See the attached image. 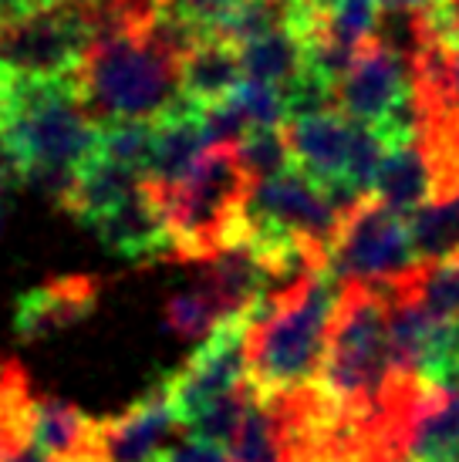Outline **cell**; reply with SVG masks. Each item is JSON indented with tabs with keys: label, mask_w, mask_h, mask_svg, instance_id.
<instances>
[{
	"label": "cell",
	"mask_w": 459,
	"mask_h": 462,
	"mask_svg": "<svg viewBox=\"0 0 459 462\" xmlns=\"http://www.w3.org/2000/svg\"><path fill=\"white\" fill-rule=\"evenodd\" d=\"M348 291L321 263L294 291L270 297L250 334V385L264 398H291L318 382Z\"/></svg>",
	"instance_id": "1"
},
{
	"label": "cell",
	"mask_w": 459,
	"mask_h": 462,
	"mask_svg": "<svg viewBox=\"0 0 459 462\" xmlns=\"http://www.w3.org/2000/svg\"><path fill=\"white\" fill-rule=\"evenodd\" d=\"M179 65L183 61L166 51L145 24L115 31L89 48L78 71V95L98 125L122 118L153 122L186 98Z\"/></svg>",
	"instance_id": "2"
},
{
	"label": "cell",
	"mask_w": 459,
	"mask_h": 462,
	"mask_svg": "<svg viewBox=\"0 0 459 462\" xmlns=\"http://www.w3.org/2000/svg\"><path fill=\"white\" fill-rule=\"evenodd\" d=\"M398 374L392 345V304L369 287L344 297L334 321L328 358L318 374L321 409L338 419H355L358 411L379 405Z\"/></svg>",
	"instance_id": "3"
},
{
	"label": "cell",
	"mask_w": 459,
	"mask_h": 462,
	"mask_svg": "<svg viewBox=\"0 0 459 462\" xmlns=\"http://www.w3.org/2000/svg\"><path fill=\"white\" fill-rule=\"evenodd\" d=\"M0 122L27 166H89L102 125L78 95V78H14L0 71Z\"/></svg>",
	"instance_id": "4"
},
{
	"label": "cell",
	"mask_w": 459,
	"mask_h": 462,
	"mask_svg": "<svg viewBox=\"0 0 459 462\" xmlns=\"http://www.w3.org/2000/svg\"><path fill=\"white\" fill-rule=\"evenodd\" d=\"M250 176L237 159L233 145L206 149L200 166L179 186H153L166 209L176 260H210L223 250V236L250 189Z\"/></svg>",
	"instance_id": "5"
},
{
	"label": "cell",
	"mask_w": 459,
	"mask_h": 462,
	"mask_svg": "<svg viewBox=\"0 0 459 462\" xmlns=\"http://www.w3.org/2000/svg\"><path fill=\"white\" fill-rule=\"evenodd\" d=\"M334 108L389 139L416 135V71L389 41H369L334 88Z\"/></svg>",
	"instance_id": "6"
},
{
	"label": "cell",
	"mask_w": 459,
	"mask_h": 462,
	"mask_svg": "<svg viewBox=\"0 0 459 462\" xmlns=\"http://www.w3.org/2000/svg\"><path fill=\"white\" fill-rule=\"evenodd\" d=\"M321 263L344 283H382L412 273L422 260L408 217L365 199L344 217Z\"/></svg>",
	"instance_id": "7"
},
{
	"label": "cell",
	"mask_w": 459,
	"mask_h": 462,
	"mask_svg": "<svg viewBox=\"0 0 459 462\" xmlns=\"http://www.w3.org/2000/svg\"><path fill=\"white\" fill-rule=\"evenodd\" d=\"M91 44L89 0L52 4L0 31V71L14 78H78Z\"/></svg>",
	"instance_id": "8"
},
{
	"label": "cell",
	"mask_w": 459,
	"mask_h": 462,
	"mask_svg": "<svg viewBox=\"0 0 459 462\" xmlns=\"http://www.w3.org/2000/svg\"><path fill=\"white\" fill-rule=\"evenodd\" d=\"M267 304L270 300H264L254 310L220 321V328L203 337V345L192 351L190 361L176 374H169L179 425L196 419L206 405L250 385V334Z\"/></svg>",
	"instance_id": "9"
},
{
	"label": "cell",
	"mask_w": 459,
	"mask_h": 462,
	"mask_svg": "<svg viewBox=\"0 0 459 462\" xmlns=\"http://www.w3.org/2000/svg\"><path fill=\"white\" fill-rule=\"evenodd\" d=\"M392 345L398 374H406L422 398L459 395V318H443L412 294L392 304Z\"/></svg>",
	"instance_id": "10"
},
{
	"label": "cell",
	"mask_w": 459,
	"mask_h": 462,
	"mask_svg": "<svg viewBox=\"0 0 459 462\" xmlns=\"http://www.w3.org/2000/svg\"><path fill=\"white\" fill-rule=\"evenodd\" d=\"M176 425L173 378L163 374L122 415L98 422V446L108 462H155L173 446Z\"/></svg>",
	"instance_id": "11"
},
{
	"label": "cell",
	"mask_w": 459,
	"mask_h": 462,
	"mask_svg": "<svg viewBox=\"0 0 459 462\" xmlns=\"http://www.w3.org/2000/svg\"><path fill=\"white\" fill-rule=\"evenodd\" d=\"M91 230L98 233L112 254L136 263H153V260H176V240L173 226L155 189L149 180L142 182L136 193L122 199L112 213H105Z\"/></svg>",
	"instance_id": "12"
},
{
	"label": "cell",
	"mask_w": 459,
	"mask_h": 462,
	"mask_svg": "<svg viewBox=\"0 0 459 462\" xmlns=\"http://www.w3.org/2000/svg\"><path fill=\"white\" fill-rule=\"evenodd\" d=\"M98 304V283L89 277H61L27 291L14 310V331L24 341H38L54 331L85 321Z\"/></svg>",
	"instance_id": "13"
},
{
	"label": "cell",
	"mask_w": 459,
	"mask_h": 462,
	"mask_svg": "<svg viewBox=\"0 0 459 462\" xmlns=\"http://www.w3.org/2000/svg\"><path fill=\"white\" fill-rule=\"evenodd\" d=\"M206 149L210 142L203 135V105L183 98L173 112L155 118V149L145 180L153 186H179L200 166Z\"/></svg>",
	"instance_id": "14"
},
{
	"label": "cell",
	"mask_w": 459,
	"mask_h": 462,
	"mask_svg": "<svg viewBox=\"0 0 459 462\" xmlns=\"http://www.w3.org/2000/svg\"><path fill=\"white\" fill-rule=\"evenodd\" d=\"M439 193V180H436V166L429 152L419 145L416 135L389 142V152L382 159L379 180H375V199L389 209H396L402 217H412L416 209L433 203Z\"/></svg>",
	"instance_id": "15"
},
{
	"label": "cell",
	"mask_w": 459,
	"mask_h": 462,
	"mask_svg": "<svg viewBox=\"0 0 459 462\" xmlns=\"http://www.w3.org/2000/svg\"><path fill=\"white\" fill-rule=\"evenodd\" d=\"M27 436L54 462H75L102 452L98 419H91L78 405H68L61 398H31Z\"/></svg>",
	"instance_id": "16"
},
{
	"label": "cell",
	"mask_w": 459,
	"mask_h": 462,
	"mask_svg": "<svg viewBox=\"0 0 459 462\" xmlns=\"http://www.w3.org/2000/svg\"><path fill=\"white\" fill-rule=\"evenodd\" d=\"M183 95L196 105H217L243 85L240 48L220 34H206L179 65Z\"/></svg>",
	"instance_id": "17"
},
{
	"label": "cell",
	"mask_w": 459,
	"mask_h": 462,
	"mask_svg": "<svg viewBox=\"0 0 459 462\" xmlns=\"http://www.w3.org/2000/svg\"><path fill=\"white\" fill-rule=\"evenodd\" d=\"M142 182H145L142 172L118 166L105 155H95L89 166H81V172H78V186L71 193V203L64 206V213L81 219L85 226H95L105 213H112L122 199L136 193Z\"/></svg>",
	"instance_id": "18"
},
{
	"label": "cell",
	"mask_w": 459,
	"mask_h": 462,
	"mask_svg": "<svg viewBox=\"0 0 459 462\" xmlns=\"http://www.w3.org/2000/svg\"><path fill=\"white\" fill-rule=\"evenodd\" d=\"M240 65L247 81L287 88L307 68V38L297 27H277L270 34L240 44Z\"/></svg>",
	"instance_id": "19"
},
{
	"label": "cell",
	"mask_w": 459,
	"mask_h": 462,
	"mask_svg": "<svg viewBox=\"0 0 459 462\" xmlns=\"http://www.w3.org/2000/svg\"><path fill=\"white\" fill-rule=\"evenodd\" d=\"M459 456V395L436 398L416 415L406 436L402 462H456Z\"/></svg>",
	"instance_id": "20"
},
{
	"label": "cell",
	"mask_w": 459,
	"mask_h": 462,
	"mask_svg": "<svg viewBox=\"0 0 459 462\" xmlns=\"http://www.w3.org/2000/svg\"><path fill=\"white\" fill-rule=\"evenodd\" d=\"M416 250L422 263H439V260L459 257V193L436 196L408 217Z\"/></svg>",
	"instance_id": "21"
},
{
	"label": "cell",
	"mask_w": 459,
	"mask_h": 462,
	"mask_svg": "<svg viewBox=\"0 0 459 462\" xmlns=\"http://www.w3.org/2000/svg\"><path fill=\"white\" fill-rule=\"evenodd\" d=\"M324 41L348 54H358L379 34L382 0H324Z\"/></svg>",
	"instance_id": "22"
},
{
	"label": "cell",
	"mask_w": 459,
	"mask_h": 462,
	"mask_svg": "<svg viewBox=\"0 0 459 462\" xmlns=\"http://www.w3.org/2000/svg\"><path fill=\"white\" fill-rule=\"evenodd\" d=\"M223 318L217 297L210 294V287L203 281H196L186 291H176V294L166 300V328L186 341H196V337H210L217 331Z\"/></svg>",
	"instance_id": "23"
},
{
	"label": "cell",
	"mask_w": 459,
	"mask_h": 462,
	"mask_svg": "<svg viewBox=\"0 0 459 462\" xmlns=\"http://www.w3.org/2000/svg\"><path fill=\"white\" fill-rule=\"evenodd\" d=\"M155 149V118H122V122H105L98 155L112 159L118 166H128L136 172H149Z\"/></svg>",
	"instance_id": "24"
},
{
	"label": "cell",
	"mask_w": 459,
	"mask_h": 462,
	"mask_svg": "<svg viewBox=\"0 0 459 462\" xmlns=\"http://www.w3.org/2000/svg\"><path fill=\"white\" fill-rule=\"evenodd\" d=\"M237 159L247 169L250 180H270V176H281L294 166L291 142L284 129H250L237 145Z\"/></svg>",
	"instance_id": "25"
},
{
	"label": "cell",
	"mask_w": 459,
	"mask_h": 462,
	"mask_svg": "<svg viewBox=\"0 0 459 462\" xmlns=\"http://www.w3.org/2000/svg\"><path fill=\"white\" fill-rule=\"evenodd\" d=\"M250 129H284L291 122V105L281 85H264V81H247L230 95Z\"/></svg>",
	"instance_id": "26"
},
{
	"label": "cell",
	"mask_w": 459,
	"mask_h": 462,
	"mask_svg": "<svg viewBox=\"0 0 459 462\" xmlns=\"http://www.w3.org/2000/svg\"><path fill=\"white\" fill-rule=\"evenodd\" d=\"M416 297L443 318H459V257L429 263L416 281Z\"/></svg>",
	"instance_id": "27"
},
{
	"label": "cell",
	"mask_w": 459,
	"mask_h": 462,
	"mask_svg": "<svg viewBox=\"0 0 459 462\" xmlns=\"http://www.w3.org/2000/svg\"><path fill=\"white\" fill-rule=\"evenodd\" d=\"M155 462H237V459H233V452H230L227 446H220V442L186 436V439H176Z\"/></svg>",
	"instance_id": "28"
},
{
	"label": "cell",
	"mask_w": 459,
	"mask_h": 462,
	"mask_svg": "<svg viewBox=\"0 0 459 462\" xmlns=\"http://www.w3.org/2000/svg\"><path fill=\"white\" fill-rule=\"evenodd\" d=\"M24 176H27L24 155L17 152V145H14V139L7 135L4 122H0V196L11 193L14 186H21Z\"/></svg>",
	"instance_id": "29"
},
{
	"label": "cell",
	"mask_w": 459,
	"mask_h": 462,
	"mask_svg": "<svg viewBox=\"0 0 459 462\" xmlns=\"http://www.w3.org/2000/svg\"><path fill=\"white\" fill-rule=\"evenodd\" d=\"M24 395H31V392H27L24 372H21L14 361L0 358V405H4V402H14V398H24Z\"/></svg>",
	"instance_id": "30"
},
{
	"label": "cell",
	"mask_w": 459,
	"mask_h": 462,
	"mask_svg": "<svg viewBox=\"0 0 459 462\" xmlns=\"http://www.w3.org/2000/svg\"><path fill=\"white\" fill-rule=\"evenodd\" d=\"M41 7H44L41 0H0V31L17 24V21H24L31 14H38Z\"/></svg>",
	"instance_id": "31"
},
{
	"label": "cell",
	"mask_w": 459,
	"mask_h": 462,
	"mask_svg": "<svg viewBox=\"0 0 459 462\" xmlns=\"http://www.w3.org/2000/svg\"><path fill=\"white\" fill-rule=\"evenodd\" d=\"M439 61H443V85H446V91L459 102V41L449 44L446 51H439Z\"/></svg>",
	"instance_id": "32"
},
{
	"label": "cell",
	"mask_w": 459,
	"mask_h": 462,
	"mask_svg": "<svg viewBox=\"0 0 459 462\" xmlns=\"http://www.w3.org/2000/svg\"><path fill=\"white\" fill-rule=\"evenodd\" d=\"M4 462H54V459L41 449L38 442H31V439H27V442H21V446H17V449H14Z\"/></svg>",
	"instance_id": "33"
},
{
	"label": "cell",
	"mask_w": 459,
	"mask_h": 462,
	"mask_svg": "<svg viewBox=\"0 0 459 462\" xmlns=\"http://www.w3.org/2000/svg\"><path fill=\"white\" fill-rule=\"evenodd\" d=\"M385 11H402V14H412V17H419V14L433 11L436 0H382Z\"/></svg>",
	"instance_id": "34"
},
{
	"label": "cell",
	"mask_w": 459,
	"mask_h": 462,
	"mask_svg": "<svg viewBox=\"0 0 459 462\" xmlns=\"http://www.w3.org/2000/svg\"><path fill=\"white\" fill-rule=\"evenodd\" d=\"M75 462H108V459H105L102 452H95V456H85V459H75Z\"/></svg>",
	"instance_id": "35"
},
{
	"label": "cell",
	"mask_w": 459,
	"mask_h": 462,
	"mask_svg": "<svg viewBox=\"0 0 459 462\" xmlns=\"http://www.w3.org/2000/svg\"><path fill=\"white\" fill-rule=\"evenodd\" d=\"M4 219H7V203H4V196H0V226H4Z\"/></svg>",
	"instance_id": "36"
},
{
	"label": "cell",
	"mask_w": 459,
	"mask_h": 462,
	"mask_svg": "<svg viewBox=\"0 0 459 462\" xmlns=\"http://www.w3.org/2000/svg\"><path fill=\"white\" fill-rule=\"evenodd\" d=\"M44 7H52V4H71V0H41Z\"/></svg>",
	"instance_id": "37"
},
{
	"label": "cell",
	"mask_w": 459,
	"mask_h": 462,
	"mask_svg": "<svg viewBox=\"0 0 459 462\" xmlns=\"http://www.w3.org/2000/svg\"><path fill=\"white\" fill-rule=\"evenodd\" d=\"M456 462H459V456H456Z\"/></svg>",
	"instance_id": "38"
}]
</instances>
